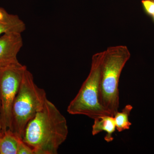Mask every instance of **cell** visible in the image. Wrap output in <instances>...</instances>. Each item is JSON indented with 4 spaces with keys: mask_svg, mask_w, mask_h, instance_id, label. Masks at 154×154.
<instances>
[{
    "mask_svg": "<svg viewBox=\"0 0 154 154\" xmlns=\"http://www.w3.org/2000/svg\"><path fill=\"white\" fill-rule=\"evenodd\" d=\"M68 132L65 117L47 99L43 108L27 124L22 140L34 154H56Z\"/></svg>",
    "mask_w": 154,
    "mask_h": 154,
    "instance_id": "6da1fadb",
    "label": "cell"
},
{
    "mask_svg": "<svg viewBox=\"0 0 154 154\" xmlns=\"http://www.w3.org/2000/svg\"><path fill=\"white\" fill-rule=\"evenodd\" d=\"M131 56L125 45L110 46L105 50L99 80V100L101 106L111 116L118 111L119 79Z\"/></svg>",
    "mask_w": 154,
    "mask_h": 154,
    "instance_id": "7a4b0ae2",
    "label": "cell"
},
{
    "mask_svg": "<svg viewBox=\"0 0 154 154\" xmlns=\"http://www.w3.org/2000/svg\"><path fill=\"white\" fill-rule=\"evenodd\" d=\"M47 99L44 89L36 85L33 75L26 69L12 107L11 131L22 140L27 124Z\"/></svg>",
    "mask_w": 154,
    "mask_h": 154,
    "instance_id": "3957f363",
    "label": "cell"
},
{
    "mask_svg": "<svg viewBox=\"0 0 154 154\" xmlns=\"http://www.w3.org/2000/svg\"><path fill=\"white\" fill-rule=\"evenodd\" d=\"M104 55L105 51L92 57L90 73L68 107L69 114L87 116L94 119L102 116L110 115L99 100V80Z\"/></svg>",
    "mask_w": 154,
    "mask_h": 154,
    "instance_id": "277c9868",
    "label": "cell"
},
{
    "mask_svg": "<svg viewBox=\"0 0 154 154\" xmlns=\"http://www.w3.org/2000/svg\"><path fill=\"white\" fill-rule=\"evenodd\" d=\"M27 68L19 63L0 70V134L11 128L13 103Z\"/></svg>",
    "mask_w": 154,
    "mask_h": 154,
    "instance_id": "5b68a950",
    "label": "cell"
},
{
    "mask_svg": "<svg viewBox=\"0 0 154 154\" xmlns=\"http://www.w3.org/2000/svg\"><path fill=\"white\" fill-rule=\"evenodd\" d=\"M23 45L22 33H6L0 36V70L19 63L17 55Z\"/></svg>",
    "mask_w": 154,
    "mask_h": 154,
    "instance_id": "8992f818",
    "label": "cell"
},
{
    "mask_svg": "<svg viewBox=\"0 0 154 154\" xmlns=\"http://www.w3.org/2000/svg\"><path fill=\"white\" fill-rule=\"evenodd\" d=\"M25 29V23L18 15L9 14L0 8V36L6 33H22Z\"/></svg>",
    "mask_w": 154,
    "mask_h": 154,
    "instance_id": "52a82bcc",
    "label": "cell"
},
{
    "mask_svg": "<svg viewBox=\"0 0 154 154\" xmlns=\"http://www.w3.org/2000/svg\"><path fill=\"white\" fill-rule=\"evenodd\" d=\"M116 129V126L113 116L110 115L102 116L94 119L92 133L95 136L102 131H105L106 134L104 139L107 142L109 143L113 140V134Z\"/></svg>",
    "mask_w": 154,
    "mask_h": 154,
    "instance_id": "ba28073f",
    "label": "cell"
},
{
    "mask_svg": "<svg viewBox=\"0 0 154 154\" xmlns=\"http://www.w3.org/2000/svg\"><path fill=\"white\" fill-rule=\"evenodd\" d=\"M22 139L10 129L0 134V154H17L19 142Z\"/></svg>",
    "mask_w": 154,
    "mask_h": 154,
    "instance_id": "9c48e42d",
    "label": "cell"
},
{
    "mask_svg": "<svg viewBox=\"0 0 154 154\" xmlns=\"http://www.w3.org/2000/svg\"><path fill=\"white\" fill-rule=\"evenodd\" d=\"M133 107L131 105H125L121 112L118 111L113 116L116 129L119 132L129 129L131 126V123L129 121L128 117Z\"/></svg>",
    "mask_w": 154,
    "mask_h": 154,
    "instance_id": "30bf717a",
    "label": "cell"
},
{
    "mask_svg": "<svg viewBox=\"0 0 154 154\" xmlns=\"http://www.w3.org/2000/svg\"><path fill=\"white\" fill-rule=\"evenodd\" d=\"M141 4L145 12L152 17L154 14V2L151 0H142Z\"/></svg>",
    "mask_w": 154,
    "mask_h": 154,
    "instance_id": "8fae6325",
    "label": "cell"
},
{
    "mask_svg": "<svg viewBox=\"0 0 154 154\" xmlns=\"http://www.w3.org/2000/svg\"><path fill=\"white\" fill-rule=\"evenodd\" d=\"M17 154H34L33 149L22 140L19 142Z\"/></svg>",
    "mask_w": 154,
    "mask_h": 154,
    "instance_id": "7c38bea8",
    "label": "cell"
},
{
    "mask_svg": "<svg viewBox=\"0 0 154 154\" xmlns=\"http://www.w3.org/2000/svg\"><path fill=\"white\" fill-rule=\"evenodd\" d=\"M152 18L153 20V21L154 22V14L152 16Z\"/></svg>",
    "mask_w": 154,
    "mask_h": 154,
    "instance_id": "4fadbf2b",
    "label": "cell"
},
{
    "mask_svg": "<svg viewBox=\"0 0 154 154\" xmlns=\"http://www.w3.org/2000/svg\"><path fill=\"white\" fill-rule=\"evenodd\" d=\"M1 99H0V109H1Z\"/></svg>",
    "mask_w": 154,
    "mask_h": 154,
    "instance_id": "5bb4252c",
    "label": "cell"
},
{
    "mask_svg": "<svg viewBox=\"0 0 154 154\" xmlns=\"http://www.w3.org/2000/svg\"><path fill=\"white\" fill-rule=\"evenodd\" d=\"M151 1H153V2H154V0H151Z\"/></svg>",
    "mask_w": 154,
    "mask_h": 154,
    "instance_id": "9a60e30c",
    "label": "cell"
}]
</instances>
